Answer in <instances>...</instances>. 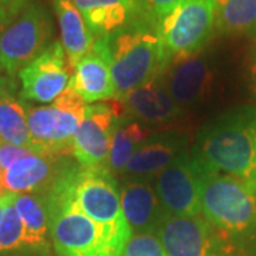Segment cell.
<instances>
[{
	"label": "cell",
	"mask_w": 256,
	"mask_h": 256,
	"mask_svg": "<svg viewBox=\"0 0 256 256\" xmlns=\"http://www.w3.org/2000/svg\"><path fill=\"white\" fill-rule=\"evenodd\" d=\"M208 172L256 186V107L242 106L210 120L196 134L191 152Z\"/></svg>",
	"instance_id": "6da1fadb"
},
{
	"label": "cell",
	"mask_w": 256,
	"mask_h": 256,
	"mask_svg": "<svg viewBox=\"0 0 256 256\" xmlns=\"http://www.w3.org/2000/svg\"><path fill=\"white\" fill-rule=\"evenodd\" d=\"M202 218L225 232L248 255L256 256V186L234 176L205 171Z\"/></svg>",
	"instance_id": "7a4b0ae2"
},
{
	"label": "cell",
	"mask_w": 256,
	"mask_h": 256,
	"mask_svg": "<svg viewBox=\"0 0 256 256\" xmlns=\"http://www.w3.org/2000/svg\"><path fill=\"white\" fill-rule=\"evenodd\" d=\"M110 48L117 100L162 77L172 63L156 28L134 20L111 34Z\"/></svg>",
	"instance_id": "3957f363"
},
{
	"label": "cell",
	"mask_w": 256,
	"mask_h": 256,
	"mask_svg": "<svg viewBox=\"0 0 256 256\" xmlns=\"http://www.w3.org/2000/svg\"><path fill=\"white\" fill-rule=\"evenodd\" d=\"M63 181L76 205L101 226L116 255L122 256L132 234L122 212L118 185L108 168L70 165L63 172Z\"/></svg>",
	"instance_id": "277c9868"
},
{
	"label": "cell",
	"mask_w": 256,
	"mask_h": 256,
	"mask_svg": "<svg viewBox=\"0 0 256 256\" xmlns=\"http://www.w3.org/2000/svg\"><path fill=\"white\" fill-rule=\"evenodd\" d=\"M50 239L58 256H117L104 230L76 205L63 174L46 192Z\"/></svg>",
	"instance_id": "5b68a950"
},
{
	"label": "cell",
	"mask_w": 256,
	"mask_h": 256,
	"mask_svg": "<svg viewBox=\"0 0 256 256\" xmlns=\"http://www.w3.org/2000/svg\"><path fill=\"white\" fill-rule=\"evenodd\" d=\"M53 20L38 0H24L0 33V66L8 76L20 73L54 40Z\"/></svg>",
	"instance_id": "8992f818"
},
{
	"label": "cell",
	"mask_w": 256,
	"mask_h": 256,
	"mask_svg": "<svg viewBox=\"0 0 256 256\" xmlns=\"http://www.w3.org/2000/svg\"><path fill=\"white\" fill-rule=\"evenodd\" d=\"M86 102L72 87L48 106L28 107V131L40 154L66 156L73 151V140L82 124Z\"/></svg>",
	"instance_id": "52a82bcc"
},
{
	"label": "cell",
	"mask_w": 256,
	"mask_h": 256,
	"mask_svg": "<svg viewBox=\"0 0 256 256\" xmlns=\"http://www.w3.org/2000/svg\"><path fill=\"white\" fill-rule=\"evenodd\" d=\"M156 235L170 256H250L202 216L168 214Z\"/></svg>",
	"instance_id": "ba28073f"
},
{
	"label": "cell",
	"mask_w": 256,
	"mask_h": 256,
	"mask_svg": "<svg viewBox=\"0 0 256 256\" xmlns=\"http://www.w3.org/2000/svg\"><path fill=\"white\" fill-rule=\"evenodd\" d=\"M156 30L172 62L201 53L215 30L214 0H184Z\"/></svg>",
	"instance_id": "9c48e42d"
},
{
	"label": "cell",
	"mask_w": 256,
	"mask_h": 256,
	"mask_svg": "<svg viewBox=\"0 0 256 256\" xmlns=\"http://www.w3.org/2000/svg\"><path fill=\"white\" fill-rule=\"evenodd\" d=\"M205 170L191 152L184 151L156 176L154 190L174 216H202L201 181Z\"/></svg>",
	"instance_id": "30bf717a"
},
{
	"label": "cell",
	"mask_w": 256,
	"mask_h": 256,
	"mask_svg": "<svg viewBox=\"0 0 256 256\" xmlns=\"http://www.w3.org/2000/svg\"><path fill=\"white\" fill-rule=\"evenodd\" d=\"M70 68L62 42L54 40L18 74L20 96L28 101L52 104L67 90L72 80Z\"/></svg>",
	"instance_id": "8fae6325"
},
{
	"label": "cell",
	"mask_w": 256,
	"mask_h": 256,
	"mask_svg": "<svg viewBox=\"0 0 256 256\" xmlns=\"http://www.w3.org/2000/svg\"><path fill=\"white\" fill-rule=\"evenodd\" d=\"M120 112L117 106L87 104L73 140V156L86 168H107Z\"/></svg>",
	"instance_id": "7c38bea8"
},
{
	"label": "cell",
	"mask_w": 256,
	"mask_h": 256,
	"mask_svg": "<svg viewBox=\"0 0 256 256\" xmlns=\"http://www.w3.org/2000/svg\"><path fill=\"white\" fill-rule=\"evenodd\" d=\"M73 70L68 87L78 92L86 104L116 98L111 76L110 36L96 38L90 52Z\"/></svg>",
	"instance_id": "4fadbf2b"
},
{
	"label": "cell",
	"mask_w": 256,
	"mask_h": 256,
	"mask_svg": "<svg viewBox=\"0 0 256 256\" xmlns=\"http://www.w3.org/2000/svg\"><path fill=\"white\" fill-rule=\"evenodd\" d=\"M63 156L32 154L16 161L3 172L6 194L44 192L70 166Z\"/></svg>",
	"instance_id": "5bb4252c"
},
{
	"label": "cell",
	"mask_w": 256,
	"mask_h": 256,
	"mask_svg": "<svg viewBox=\"0 0 256 256\" xmlns=\"http://www.w3.org/2000/svg\"><path fill=\"white\" fill-rule=\"evenodd\" d=\"M214 73L208 58L201 53L174 60L164 74V82L180 107H191L210 92Z\"/></svg>",
	"instance_id": "9a60e30c"
},
{
	"label": "cell",
	"mask_w": 256,
	"mask_h": 256,
	"mask_svg": "<svg viewBox=\"0 0 256 256\" xmlns=\"http://www.w3.org/2000/svg\"><path fill=\"white\" fill-rule=\"evenodd\" d=\"M121 206L132 235L156 234L166 210L146 178H131L120 190Z\"/></svg>",
	"instance_id": "2e32d148"
},
{
	"label": "cell",
	"mask_w": 256,
	"mask_h": 256,
	"mask_svg": "<svg viewBox=\"0 0 256 256\" xmlns=\"http://www.w3.org/2000/svg\"><path fill=\"white\" fill-rule=\"evenodd\" d=\"M118 101L122 102V108L128 114L152 124L168 122L184 114L182 107L175 102L168 92L164 76L138 87Z\"/></svg>",
	"instance_id": "e0dca14e"
},
{
	"label": "cell",
	"mask_w": 256,
	"mask_h": 256,
	"mask_svg": "<svg viewBox=\"0 0 256 256\" xmlns=\"http://www.w3.org/2000/svg\"><path fill=\"white\" fill-rule=\"evenodd\" d=\"M188 140L180 132H162L148 138L131 156L122 174L131 178L158 175L185 151Z\"/></svg>",
	"instance_id": "ac0fdd59"
},
{
	"label": "cell",
	"mask_w": 256,
	"mask_h": 256,
	"mask_svg": "<svg viewBox=\"0 0 256 256\" xmlns=\"http://www.w3.org/2000/svg\"><path fill=\"white\" fill-rule=\"evenodd\" d=\"M94 38L114 34L134 14V0H73Z\"/></svg>",
	"instance_id": "d6986e66"
},
{
	"label": "cell",
	"mask_w": 256,
	"mask_h": 256,
	"mask_svg": "<svg viewBox=\"0 0 256 256\" xmlns=\"http://www.w3.org/2000/svg\"><path fill=\"white\" fill-rule=\"evenodd\" d=\"M52 3L58 22L62 44L68 63L72 68H74L82 57L90 52L96 38L87 28L73 0H52Z\"/></svg>",
	"instance_id": "ffe728a7"
},
{
	"label": "cell",
	"mask_w": 256,
	"mask_h": 256,
	"mask_svg": "<svg viewBox=\"0 0 256 256\" xmlns=\"http://www.w3.org/2000/svg\"><path fill=\"white\" fill-rule=\"evenodd\" d=\"M0 140L38 152L28 131V106L14 94L13 82L8 77L0 78Z\"/></svg>",
	"instance_id": "44dd1931"
},
{
	"label": "cell",
	"mask_w": 256,
	"mask_h": 256,
	"mask_svg": "<svg viewBox=\"0 0 256 256\" xmlns=\"http://www.w3.org/2000/svg\"><path fill=\"white\" fill-rule=\"evenodd\" d=\"M46 192L18 194L13 201L24 228V245L36 250H47L50 240Z\"/></svg>",
	"instance_id": "7402d4cb"
},
{
	"label": "cell",
	"mask_w": 256,
	"mask_h": 256,
	"mask_svg": "<svg viewBox=\"0 0 256 256\" xmlns=\"http://www.w3.org/2000/svg\"><path fill=\"white\" fill-rule=\"evenodd\" d=\"M215 30L229 36H256V0H214Z\"/></svg>",
	"instance_id": "603a6c76"
},
{
	"label": "cell",
	"mask_w": 256,
	"mask_h": 256,
	"mask_svg": "<svg viewBox=\"0 0 256 256\" xmlns=\"http://www.w3.org/2000/svg\"><path fill=\"white\" fill-rule=\"evenodd\" d=\"M148 140V130L140 122L120 126L112 138L107 168L112 174H122L131 156L136 154L141 144Z\"/></svg>",
	"instance_id": "cb8c5ba5"
},
{
	"label": "cell",
	"mask_w": 256,
	"mask_h": 256,
	"mask_svg": "<svg viewBox=\"0 0 256 256\" xmlns=\"http://www.w3.org/2000/svg\"><path fill=\"white\" fill-rule=\"evenodd\" d=\"M14 196L13 195L6 204L0 220V255H6L14 250H20L24 245V228L18 210L14 208Z\"/></svg>",
	"instance_id": "d4e9b609"
},
{
	"label": "cell",
	"mask_w": 256,
	"mask_h": 256,
	"mask_svg": "<svg viewBox=\"0 0 256 256\" xmlns=\"http://www.w3.org/2000/svg\"><path fill=\"white\" fill-rule=\"evenodd\" d=\"M184 0H134V22L156 28L162 18Z\"/></svg>",
	"instance_id": "484cf974"
},
{
	"label": "cell",
	"mask_w": 256,
	"mask_h": 256,
	"mask_svg": "<svg viewBox=\"0 0 256 256\" xmlns=\"http://www.w3.org/2000/svg\"><path fill=\"white\" fill-rule=\"evenodd\" d=\"M122 256H170L156 234L131 235Z\"/></svg>",
	"instance_id": "4316f807"
},
{
	"label": "cell",
	"mask_w": 256,
	"mask_h": 256,
	"mask_svg": "<svg viewBox=\"0 0 256 256\" xmlns=\"http://www.w3.org/2000/svg\"><path fill=\"white\" fill-rule=\"evenodd\" d=\"M32 154H38V152L28 146H18L8 144V142H0V170L4 172L10 165Z\"/></svg>",
	"instance_id": "83f0119b"
},
{
	"label": "cell",
	"mask_w": 256,
	"mask_h": 256,
	"mask_svg": "<svg viewBox=\"0 0 256 256\" xmlns=\"http://www.w3.org/2000/svg\"><path fill=\"white\" fill-rule=\"evenodd\" d=\"M24 0H0V24L4 26Z\"/></svg>",
	"instance_id": "f1b7e54d"
},
{
	"label": "cell",
	"mask_w": 256,
	"mask_h": 256,
	"mask_svg": "<svg viewBox=\"0 0 256 256\" xmlns=\"http://www.w3.org/2000/svg\"><path fill=\"white\" fill-rule=\"evenodd\" d=\"M249 87L254 96H256V46L252 52L250 64H249Z\"/></svg>",
	"instance_id": "f546056e"
},
{
	"label": "cell",
	"mask_w": 256,
	"mask_h": 256,
	"mask_svg": "<svg viewBox=\"0 0 256 256\" xmlns=\"http://www.w3.org/2000/svg\"><path fill=\"white\" fill-rule=\"evenodd\" d=\"M13 196V194H9V195H6V196H2L0 198V220H2V215H3V210L6 208V204L9 202V200Z\"/></svg>",
	"instance_id": "4dcf8cb0"
},
{
	"label": "cell",
	"mask_w": 256,
	"mask_h": 256,
	"mask_svg": "<svg viewBox=\"0 0 256 256\" xmlns=\"http://www.w3.org/2000/svg\"><path fill=\"white\" fill-rule=\"evenodd\" d=\"M6 195H9V194H6V191H4V186H3V171L0 170V198L6 196Z\"/></svg>",
	"instance_id": "1f68e13d"
},
{
	"label": "cell",
	"mask_w": 256,
	"mask_h": 256,
	"mask_svg": "<svg viewBox=\"0 0 256 256\" xmlns=\"http://www.w3.org/2000/svg\"><path fill=\"white\" fill-rule=\"evenodd\" d=\"M2 28H3V26L0 24V33H2ZM0 72H3V70H2V66H0Z\"/></svg>",
	"instance_id": "d6a6232c"
},
{
	"label": "cell",
	"mask_w": 256,
	"mask_h": 256,
	"mask_svg": "<svg viewBox=\"0 0 256 256\" xmlns=\"http://www.w3.org/2000/svg\"><path fill=\"white\" fill-rule=\"evenodd\" d=\"M0 142H2V140H0Z\"/></svg>",
	"instance_id": "836d02e7"
}]
</instances>
